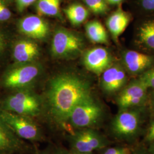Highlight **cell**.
I'll return each mask as SVG.
<instances>
[{"label":"cell","mask_w":154,"mask_h":154,"mask_svg":"<svg viewBox=\"0 0 154 154\" xmlns=\"http://www.w3.org/2000/svg\"><path fill=\"white\" fill-rule=\"evenodd\" d=\"M123 1V0H106V2L111 5H119Z\"/></svg>","instance_id":"obj_30"},{"label":"cell","mask_w":154,"mask_h":154,"mask_svg":"<svg viewBox=\"0 0 154 154\" xmlns=\"http://www.w3.org/2000/svg\"><path fill=\"white\" fill-rule=\"evenodd\" d=\"M140 4L146 11H154V0H139Z\"/></svg>","instance_id":"obj_27"},{"label":"cell","mask_w":154,"mask_h":154,"mask_svg":"<svg viewBox=\"0 0 154 154\" xmlns=\"http://www.w3.org/2000/svg\"><path fill=\"white\" fill-rule=\"evenodd\" d=\"M39 54L38 46L33 41L28 39L19 40L14 44L13 49V58L18 64L31 63Z\"/></svg>","instance_id":"obj_13"},{"label":"cell","mask_w":154,"mask_h":154,"mask_svg":"<svg viewBox=\"0 0 154 154\" xmlns=\"http://www.w3.org/2000/svg\"><path fill=\"white\" fill-rule=\"evenodd\" d=\"M92 97L88 83L72 74H62L53 78L46 93L50 115L62 127L77 105Z\"/></svg>","instance_id":"obj_1"},{"label":"cell","mask_w":154,"mask_h":154,"mask_svg":"<svg viewBox=\"0 0 154 154\" xmlns=\"http://www.w3.org/2000/svg\"><path fill=\"white\" fill-rule=\"evenodd\" d=\"M149 151L151 154H154V142L152 143V144L151 145L150 149H149Z\"/></svg>","instance_id":"obj_32"},{"label":"cell","mask_w":154,"mask_h":154,"mask_svg":"<svg viewBox=\"0 0 154 154\" xmlns=\"http://www.w3.org/2000/svg\"><path fill=\"white\" fill-rule=\"evenodd\" d=\"M63 154H72L71 152L69 153V152H63Z\"/></svg>","instance_id":"obj_36"},{"label":"cell","mask_w":154,"mask_h":154,"mask_svg":"<svg viewBox=\"0 0 154 154\" xmlns=\"http://www.w3.org/2000/svg\"><path fill=\"white\" fill-rule=\"evenodd\" d=\"M82 131L90 146L93 150L105 147L106 142L98 133L90 128L82 130Z\"/></svg>","instance_id":"obj_21"},{"label":"cell","mask_w":154,"mask_h":154,"mask_svg":"<svg viewBox=\"0 0 154 154\" xmlns=\"http://www.w3.org/2000/svg\"><path fill=\"white\" fill-rule=\"evenodd\" d=\"M36 11L39 16L60 17V0H38Z\"/></svg>","instance_id":"obj_18"},{"label":"cell","mask_w":154,"mask_h":154,"mask_svg":"<svg viewBox=\"0 0 154 154\" xmlns=\"http://www.w3.org/2000/svg\"><path fill=\"white\" fill-rule=\"evenodd\" d=\"M88 9L97 14H104L109 8L106 0H83Z\"/></svg>","instance_id":"obj_22"},{"label":"cell","mask_w":154,"mask_h":154,"mask_svg":"<svg viewBox=\"0 0 154 154\" xmlns=\"http://www.w3.org/2000/svg\"><path fill=\"white\" fill-rule=\"evenodd\" d=\"M0 116L19 138L34 142L42 139L41 128L32 117L3 109L0 110Z\"/></svg>","instance_id":"obj_3"},{"label":"cell","mask_w":154,"mask_h":154,"mask_svg":"<svg viewBox=\"0 0 154 154\" xmlns=\"http://www.w3.org/2000/svg\"><path fill=\"white\" fill-rule=\"evenodd\" d=\"M6 45V39L5 35L0 32V55L4 52Z\"/></svg>","instance_id":"obj_29"},{"label":"cell","mask_w":154,"mask_h":154,"mask_svg":"<svg viewBox=\"0 0 154 154\" xmlns=\"http://www.w3.org/2000/svg\"><path fill=\"white\" fill-rule=\"evenodd\" d=\"M151 106H152V111L154 113V93L152 95V98H151Z\"/></svg>","instance_id":"obj_31"},{"label":"cell","mask_w":154,"mask_h":154,"mask_svg":"<svg viewBox=\"0 0 154 154\" xmlns=\"http://www.w3.org/2000/svg\"><path fill=\"white\" fill-rule=\"evenodd\" d=\"M11 13L4 0H0V22H5L11 18Z\"/></svg>","instance_id":"obj_24"},{"label":"cell","mask_w":154,"mask_h":154,"mask_svg":"<svg viewBox=\"0 0 154 154\" xmlns=\"http://www.w3.org/2000/svg\"><path fill=\"white\" fill-rule=\"evenodd\" d=\"M138 38L144 46L154 50V20L143 23L139 29Z\"/></svg>","instance_id":"obj_19"},{"label":"cell","mask_w":154,"mask_h":154,"mask_svg":"<svg viewBox=\"0 0 154 154\" xmlns=\"http://www.w3.org/2000/svg\"><path fill=\"white\" fill-rule=\"evenodd\" d=\"M140 116L136 110H122L112 122V132L118 137L130 138L136 135L140 126Z\"/></svg>","instance_id":"obj_7"},{"label":"cell","mask_w":154,"mask_h":154,"mask_svg":"<svg viewBox=\"0 0 154 154\" xmlns=\"http://www.w3.org/2000/svg\"><path fill=\"white\" fill-rule=\"evenodd\" d=\"M54 154H63V152L62 151H58Z\"/></svg>","instance_id":"obj_34"},{"label":"cell","mask_w":154,"mask_h":154,"mask_svg":"<svg viewBox=\"0 0 154 154\" xmlns=\"http://www.w3.org/2000/svg\"><path fill=\"white\" fill-rule=\"evenodd\" d=\"M126 80V74L122 67L112 65L102 74L100 85L106 93H114L125 85Z\"/></svg>","instance_id":"obj_11"},{"label":"cell","mask_w":154,"mask_h":154,"mask_svg":"<svg viewBox=\"0 0 154 154\" xmlns=\"http://www.w3.org/2000/svg\"><path fill=\"white\" fill-rule=\"evenodd\" d=\"M130 21V16L121 9H118L108 17L106 25L112 37L117 39L126 30Z\"/></svg>","instance_id":"obj_15"},{"label":"cell","mask_w":154,"mask_h":154,"mask_svg":"<svg viewBox=\"0 0 154 154\" xmlns=\"http://www.w3.org/2000/svg\"><path fill=\"white\" fill-rule=\"evenodd\" d=\"M25 143L0 116V154H9L21 151Z\"/></svg>","instance_id":"obj_12"},{"label":"cell","mask_w":154,"mask_h":154,"mask_svg":"<svg viewBox=\"0 0 154 154\" xmlns=\"http://www.w3.org/2000/svg\"><path fill=\"white\" fill-rule=\"evenodd\" d=\"M102 113V107L91 98L77 105L72 110L68 122L75 128H88L99 121Z\"/></svg>","instance_id":"obj_5"},{"label":"cell","mask_w":154,"mask_h":154,"mask_svg":"<svg viewBox=\"0 0 154 154\" xmlns=\"http://www.w3.org/2000/svg\"><path fill=\"white\" fill-rule=\"evenodd\" d=\"M70 22L74 26H78L85 22L88 17V10L81 4H73L64 9Z\"/></svg>","instance_id":"obj_17"},{"label":"cell","mask_w":154,"mask_h":154,"mask_svg":"<svg viewBox=\"0 0 154 154\" xmlns=\"http://www.w3.org/2000/svg\"><path fill=\"white\" fill-rule=\"evenodd\" d=\"M4 1H8V0H4Z\"/></svg>","instance_id":"obj_37"},{"label":"cell","mask_w":154,"mask_h":154,"mask_svg":"<svg viewBox=\"0 0 154 154\" xmlns=\"http://www.w3.org/2000/svg\"><path fill=\"white\" fill-rule=\"evenodd\" d=\"M72 149L82 153H92L93 149L91 147L85 137L82 130L72 133L70 137Z\"/></svg>","instance_id":"obj_20"},{"label":"cell","mask_w":154,"mask_h":154,"mask_svg":"<svg viewBox=\"0 0 154 154\" xmlns=\"http://www.w3.org/2000/svg\"><path fill=\"white\" fill-rule=\"evenodd\" d=\"M3 110L22 116H38L42 110V103L38 96L27 89H21L4 100Z\"/></svg>","instance_id":"obj_2"},{"label":"cell","mask_w":154,"mask_h":154,"mask_svg":"<svg viewBox=\"0 0 154 154\" xmlns=\"http://www.w3.org/2000/svg\"><path fill=\"white\" fill-rule=\"evenodd\" d=\"M86 32L89 39L94 43L107 44L108 35L100 22L94 20L86 25Z\"/></svg>","instance_id":"obj_16"},{"label":"cell","mask_w":154,"mask_h":154,"mask_svg":"<svg viewBox=\"0 0 154 154\" xmlns=\"http://www.w3.org/2000/svg\"><path fill=\"white\" fill-rule=\"evenodd\" d=\"M71 154H91V153H82V152H78L75 150H74V149H72V152H71Z\"/></svg>","instance_id":"obj_33"},{"label":"cell","mask_w":154,"mask_h":154,"mask_svg":"<svg viewBox=\"0 0 154 154\" xmlns=\"http://www.w3.org/2000/svg\"><path fill=\"white\" fill-rule=\"evenodd\" d=\"M147 89L139 79L130 83L117 98V103L121 110L142 105L147 99Z\"/></svg>","instance_id":"obj_8"},{"label":"cell","mask_w":154,"mask_h":154,"mask_svg":"<svg viewBox=\"0 0 154 154\" xmlns=\"http://www.w3.org/2000/svg\"><path fill=\"white\" fill-rule=\"evenodd\" d=\"M35 1L36 0H16L17 8L20 12H22Z\"/></svg>","instance_id":"obj_25"},{"label":"cell","mask_w":154,"mask_h":154,"mask_svg":"<svg viewBox=\"0 0 154 154\" xmlns=\"http://www.w3.org/2000/svg\"><path fill=\"white\" fill-rule=\"evenodd\" d=\"M138 79L147 88L154 89V67L144 72Z\"/></svg>","instance_id":"obj_23"},{"label":"cell","mask_w":154,"mask_h":154,"mask_svg":"<svg viewBox=\"0 0 154 154\" xmlns=\"http://www.w3.org/2000/svg\"><path fill=\"white\" fill-rule=\"evenodd\" d=\"M134 154H145L144 153H143V152H135V153H134Z\"/></svg>","instance_id":"obj_35"},{"label":"cell","mask_w":154,"mask_h":154,"mask_svg":"<svg viewBox=\"0 0 154 154\" xmlns=\"http://www.w3.org/2000/svg\"><path fill=\"white\" fill-rule=\"evenodd\" d=\"M82 39L77 34L65 29L55 31L51 45L52 55L58 58L75 57L82 51Z\"/></svg>","instance_id":"obj_4"},{"label":"cell","mask_w":154,"mask_h":154,"mask_svg":"<svg viewBox=\"0 0 154 154\" xmlns=\"http://www.w3.org/2000/svg\"><path fill=\"white\" fill-rule=\"evenodd\" d=\"M83 63L90 72L100 75L112 65V57L107 50L97 47L88 50L85 53Z\"/></svg>","instance_id":"obj_9"},{"label":"cell","mask_w":154,"mask_h":154,"mask_svg":"<svg viewBox=\"0 0 154 154\" xmlns=\"http://www.w3.org/2000/svg\"><path fill=\"white\" fill-rule=\"evenodd\" d=\"M123 60L128 71L132 74H138L149 69L154 62L153 57L134 50H127Z\"/></svg>","instance_id":"obj_14"},{"label":"cell","mask_w":154,"mask_h":154,"mask_svg":"<svg viewBox=\"0 0 154 154\" xmlns=\"http://www.w3.org/2000/svg\"><path fill=\"white\" fill-rule=\"evenodd\" d=\"M146 139L150 142H154V121L149 125L146 135Z\"/></svg>","instance_id":"obj_28"},{"label":"cell","mask_w":154,"mask_h":154,"mask_svg":"<svg viewBox=\"0 0 154 154\" xmlns=\"http://www.w3.org/2000/svg\"><path fill=\"white\" fill-rule=\"evenodd\" d=\"M39 65L34 63L18 64L6 72L3 79L7 88L25 89L33 83L40 74Z\"/></svg>","instance_id":"obj_6"},{"label":"cell","mask_w":154,"mask_h":154,"mask_svg":"<svg viewBox=\"0 0 154 154\" xmlns=\"http://www.w3.org/2000/svg\"><path fill=\"white\" fill-rule=\"evenodd\" d=\"M129 150L123 147H112L107 149L103 154H129Z\"/></svg>","instance_id":"obj_26"},{"label":"cell","mask_w":154,"mask_h":154,"mask_svg":"<svg viewBox=\"0 0 154 154\" xmlns=\"http://www.w3.org/2000/svg\"><path fill=\"white\" fill-rule=\"evenodd\" d=\"M18 27L21 33L35 39L46 38L50 32L48 22L35 15H29L22 18L18 22Z\"/></svg>","instance_id":"obj_10"}]
</instances>
